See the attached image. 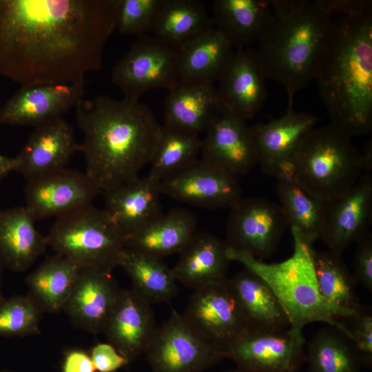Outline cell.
<instances>
[{
    "instance_id": "obj_1",
    "label": "cell",
    "mask_w": 372,
    "mask_h": 372,
    "mask_svg": "<svg viewBox=\"0 0 372 372\" xmlns=\"http://www.w3.org/2000/svg\"><path fill=\"white\" fill-rule=\"evenodd\" d=\"M118 0H0V74L63 85L102 68Z\"/></svg>"
},
{
    "instance_id": "obj_2",
    "label": "cell",
    "mask_w": 372,
    "mask_h": 372,
    "mask_svg": "<svg viewBox=\"0 0 372 372\" xmlns=\"http://www.w3.org/2000/svg\"><path fill=\"white\" fill-rule=\"evenodd\" d=\"M83 134L79 144L85 173L101 194L139 177L150 163L161 132L152 110L139 99L102 95L75 106Z\"/></svg>"
},
{
    "instance_id": "obj_3",
    "label": "cell",
    "mask_w": 372,
    "mask_h": 372,
    "mask_svg": "<svg viewBox=\"0 0 372 372\" xmlns=\"http://www.w3.org/2000/svg\"><path fill=\"white\" fill-rule=\"evenodd\" d=\"M315 79L333 125L351 137L372 129V14L335 21Z\"/></svg>"
},
{
    "instance_id": "obj_4",
    "label": "cell",
    "mask_w": 372,
    "mask_h": 372,
    "mask_svg": "<svg viewBox=\"0 0 372 372\" xmlns=\"http://www.w3.org/2000/svg\"><path fill=\"white\" fill-rule=\"evenodd\" d=\"M270 19L256 50L265 77L281 84L289 103L315 76L335 21L313 2L267 0Z\"/></svg>"
},
{
    "instance_id": "obj_5",
    "label": "cell",
    "mask_w": 372,
    "mask_h": 372,
    "mask_svg": "<svg viewBox=\"0 0 372 372\" xmlns=\"http://www.w3.org/2000/svg\"><path fill=\"white\" fill-rule=\"evenodd\" d=\"M293 241L292 255L284 261L267 263L252 256L227 248L230 261L260 276L281 304L289 322V329L303 337L304 328L313 322L335 326L348 335L342 322V313L321 296L315 275L312 245L296 230L291 229Z\"/></svg>"
},
{
    "instance_id": "obj_6",
    "label": "cell",
    "mask_w": 372,
    "mask_h": 372,
    "mask_svg": "<svg viewBox=\"0 0 372 372\" xmlns=\"http://www.w3.org/2000/svg\"><path fill=\"white\" fill-rule=\"evenodd\" d=\"M351 138L332 123L313 127L302 138L291 157L292 176L326 203L346 194L364 174L362 155Z\"/></svg>"
},
{
    "instance_id": "obj_7",
    "label": "cell",
    "mask_w": 372,
    "mask_h": 372,
    "mask_svg": "<svg viewBox=\"0 0 372 372\" xmlns=\"http://www.w3.org/2000/svg\"><path fill=\"white\" fill-rule=\"evenodd\" d=\"M46 237L55 254L81 268L112 272L125 249L123 235L92 204L56 218Z\"/></svg>"
},
{
    "instance_id": "obj_8",
    "label": "cell",
    "mask_w": 372,
    "mask_h": 372,
    "mask_svg": "<svg viewBox=\"0 0 372 372\" xmlns=\"http://www.w3.org/2000/svg\"><path fill=\"white\" fill-rule=\"evenodd\" d=\"M144 354L152 372H203L225 358L174 309L157 327Z\"/></svg>"
},
{
    "instance_id": "obj_9",
    "label": "cell",
    "mask_w": 372,
    "mask_h": 372,
    "mask_svg": "<svg viewBox=\"0 0 372 372\" xmlns=\"http://www.w3.org/2000/svg\"><path fill=\"white\" fill-rule=\"evenodd\" d=\"M178 77V49L147 36L138 38L112 70V83L130 99L150 90H168Z\"/></svg>"
},
{
    "instance_id": "obj_10",
    "label": "cell",
    "mask_w": 372,
    "mask_h": 372,
    "mask_svg": "<svg viewBox=\"0 0 372 372\" xmlns=\"http://www.w3.org/2000/svg\"><path fill=\"white\" fill-rule=\"evenodd\" d=\"M229 209L227 248L262 261L270 257L288 226L280 205L262 197H242Z\"/></svg>"
},
{
    "instance_id": "obj_11",
    "label": "cell",
    "mask_w": 372,
    "mask_h": 372,
    "mask_svg": "<svg viewBox=\"0 0 372 372\" xmlns=\"http://www.w3.org/2000/svg\"><path fill=\"white\" fill-rule=\"evenodd\" d=\"M305 340L289 329L248 328L226 349L242 372H297L305 362Z\"/></svg>"
},
{
    "instance_id": "obj_12",
    "label": "cell",
    "mask_w": 372,
    "mask_h": 372,
    "mask_svg": "<svg viewBox=\"0 0 372 372\" xmlns=\"http://www.w3.org/2000/svg\"><path fill=\"white\" fill-rule=\"evenodd\" d=\"M182 315L196 331L224 353L249 328L228 278L194 289Z\"/></svg>"
},
{
    "instance_id": "obj_13",
    "label": "cell",
    "mask_w": 372,
    "mask_h": 372,
    "mask_svg": "<svg viewBox=\"0 0 372 372\" xmlns=\"http://www.w3.org/2000/svg\"><path fill=\"white\" fill-rule=\"evenodd\" d=\"M160 183L163 194L203 209L230 208L242 198L239 177L202 158Z\"/></svg>"
},
{
    "instance_id": "obj_14",
    "label": "cell",
    "mask_w": 372,
    "mask_h": 372,
    "mask_svg": "<svg viewBox=\"0 0 372 372\" xmlns=\"http://www.w3.org/2000/svg\"><path fill=\"white\" fill-rule=\"evenodd\" d=\"M99 194L85 172L65 167L27 180L25 206L35 220L58 218L91 205Z\"/></svg>"
},
{
    "instance_id": "obj_15",
    "label": "cell",
    "mask_w": 372,
    "mask_h": 372,
    "mask_svg": "<svg viewBox=\"0 0 372 372\" xmlns=\"http://www.w3.org/2000/svg\"><path fill=\"white\" fill-rule=\"evenodd\" d=\"M86 80L21 85L0 108V124L37 127L63 116L84 98Z\"/></svg>"
},
{
    "instance_id": "obj_16",
    "label": "cell",
    "mask_w": 372,
    "mask_h": 372,
    "mask_svg": "<svg viewBox=\"0 0 372 372\" xmlns=\"http://www.w3.org/2000/svg\"><path fill=\"white\" fill-rule=\"evenodd\" d=\"M318 120L311 113L295 111L293 103H288L280 118L251 126L257 164L262 172L276 177L286 170L300 141Z\"/></svg>"
},
{
    "instance_id": "obj_17",
    "label": "cell",
    "mask_w": 372,
    "mask_h": 372,
    "mask_svg": "<svg viewBox=\"0 0 372 372\" xmlns=\"http://www.w3.org/2000/svg\"><path fill=\"white\" fill-rule=\"evenodd\" d=\"M202 140V159L238 177L257 164L251 126L221 108Z\"/></svg>"
},
{
    "instance_id": "obj_18",
    "label": "cell",
    "mask_w": 372,
    "mask_h": 372,
    "mask_svg": "<svg viewBox=\"0 0 372 372\" xmlns=\"http://www.w3.org/2000/svg\"><path fill=\"white\" fill-rule=\"evenodd\" d=\"M372 220V178L364 173L355 186L327 203L320 239L329 250L342 254L369 231Z\"/></svg>"
},
{
    "instance_id": "obj_19",
    "label": "cell",
    "mask_w": 372,
    "mask_h": 372,
    "mask_svg": "<svg viewBox=\"0 0 372 372\" xmlns=\"http://www.w3.org/2000/svg\"><path fill=\"white\" fill-rule=\"evenodd\" d=\"M266 80L256 50H237L218 81L221 109L245 121L252 119L267 98Z\"/></svg>"
},
{
    "instance_id": "obj_20",
    "label": "cell",
    "mask_w": 372,
    "mask_h": 372,
    "mask_svg": "<svg viewBox=\"0 0 372 372\" xmlns=\"http://www.w3.org/2000/svg\"><path fill=\"white\" fill-rule=\"evenodd\" d=\"M112 272L81 268L63 311L77 328L92 333L103 332L122 289Z\"/></svg>"
},
{
    "instance_id": "obj_21",
    "label": "cell",
    "mask_w": 372,
    "mask_h": 372,
    "mask_svg": "<svg viewBox=\"0 0 372 372\" xmlns=\"http://www.w3.org/2000/svg\"><path fill=\"white\" fill-rule=\"evenodd\" d=\"M156 328L151 304L131 288L121 289L103 333L130 362L144 354Z\"/></svg>"
},
{
    "instance_id": "obj_22",
    "label": "cell",
    "mask_w": 372,
    "mask_h": 372,
    "mask_svg": "<svg viewBox=\"0 0 372 372\" xmlns=\"http://www.w3.org/2000/svg\"><path fill=\"white\" fill-rule=\"evenodd\" d=\"M34 128L16 156L17 172L26 180L65 168L79 152L73 127L63 117Z\"/></svg>"
},
{
    "instance_id": "obj_23",
    "label": "cell",
    "mask_w": 372,
    "mask_h": 372,
    "mask_svg": "<svg viewBox=\"0 0 372 372\" xmlns=\"http://www.w3.org/2000/svg\"><path fill=\"white\" fill-rule=\"evenodd\" d=\"M103 194V210L124 238L163 213L160 181L149 176L138 177Z\"/></svg>"
},
{
    "instance_id": "obj_24",
    "label": "cell",
    "mask_w": 372,
    "mask_h": 372,
    "mask_svg": "<svg viewBox=\"0 0 372 372\" xmlns=\"http://www.w3.org/2000/svg\"><path fill=\"white\" fill-rule=\"evenodd\" d=\"M178 254L172 270L176 282L185 287L194 290L227 278V247L216 236L196 232Z\"/></svg>"
},
{
    "instance_id": "obj_25",
    "label": "cell",
    "mask_w": 372,
    "mask_h": 372,
    "mask_svg": "<svg viewBox=\"0 0 372 372\" xmlns=\"http://www.w3.org/2000/svg\"><path fill=\"white\" fill-rule=\"evenodd\" d=\"M24 206L0 210V264L14 272L27 270L48 247L46 236Z\"/></svg>"
},
{
    "instance_id": "obj_26",
    "label": "cell",
    "mask_w": 372,
    "mask_h": 372,
    "mask_svg": "<svg viewBox=\"0 0 372 372\" xmlns=\"http://www.w3.org/2000/svg\"><path fill=\"white\" fill-rule=\"evenodd\" d=\"M220 108L214 83L178 81L168 90L164 124L200 134L206 132Z\"/></svg>"
},
{
    "instance_id": "obj_27",
    "label": "cell",
    "mask_w": 372,
    "mask_h": 372,
    "mask_svg": "<svg viewBox=\"0 0 372 372\" xmlns=\"http://www.w3.org/2000/svg\"><path fill=\"white\" fill-rule=\"evenodd\" d=\"M197 220L188 209H173L125 237V248L153 257L179 253L196 232Z\"/></svg>"
},
{
    "instance_id": "obj_28",
    "label": "cell",
    "mask_w": 372,
    "mask_h": 372,
    "mask_svg": "<svg viewBox=\"0 0 372 372\" xmlns=\"http://www.w3.org/2000/svg\"><path fill=\"white\" fill-rule=\"evenodd\" d=\"M213 26L237 50L257 42L272 14L267 0H216Z\"/></svg>"
},
{
    "instance_id": "obj_29",
    "label": "cell",
    "mask_w": 372,
    "mask_h": 372,
    "mask_svg": "<svg viewBox=\"0 0 372 372\" xmlns=\"http://www.w3.org/2000/svg\"><path fill=\"white\" fill-rule=\"evenodd\" d=\"M178 50V81H219L235 54L234 47L213 25Z\"/></svg>"
},
{
    "instance_id": "obj_30",
    "label": "cell",
    "mask_w": 372,
    "mask_h": 372,
    "mask_svg": "<svg viewBox=\"0 0 372 372\" xmlns=\"http://www.w3.org/2000/svg\"><path fill=\"white\" fill-rule=\"evenodd\" d=\"M228 281L249 327L289 329L288 318L281 304L260 276L245 268L228 278Z\"/></svg>"
},
{
    "instance_id": "obj_31",
    "label": "cell",
    "mask_w": 372,
    "mask_h": 372,
    "mask_svg": "<svg viewBox=\"0 0 372 372\" xmlns=\"http://www.w3.org/2000/svg\"><path fill=\"white\" fill-rule=\"evenodd\" d=\"M275 178L280 206L288 226L313 245L320 237L327 203L305 189L292 176L289 167Z\"/></svg>"
},
{
    "instance_id": "obj_32",
    "label": "cell",
    "mask_w": 372,
    "mask_h": 372,
    "mask_svg": "<svg viewBox=\"0 0 372 372\" xmlns=\"http://www.w3.org/2000/svg\"><path fill=\"white\" fill-rule=\"evenodd\" d=\"M81 267L55 254L48 256L25 278L30 296L44 312L63 311Z\"/></svg>"
},
{
    "instance_id": "obj_33",
    "label": "cell",
    "mask_w": 372,
    "mask_h": 372,
    "mask_svg": "<svg viewBox=\"0 0 372 372\" xmlns=\"http://www.w3.org/2000/svg\"><path fill=\"white\" fill-rule=\"evenodd\" d=\"M212 25L203 2L161 0L152 32L154 38L178 49Z\"/></svg>"
},
{
    "instance_id": "obj_34",
    "label": "cell",
    "mask_w": 372,
    "mask_h": 372,
    "mask_svg": "<svg viewBox=\"0 0 372 372\" xmlns=\"http://www.w3.org/2000/svg\"><path fill=\"white\" fill-rule=\"evenodd\" d=\"M316 282L322 298L340 311L344 318L362 307L356 294V282L342 254L331 250H313ZM342 319V320H343Z\"/></svg>"
},
{
    "instance_id": "obj_35",
    "label": "cell",
    "mask_w": 372,
    "mask_h": 372,
    "mask_svg": "<svg viewBox=\"0 0 372 372\" xmlns=\"http://www.w3.org/2000/svg\"><path fill=\"white\" fill-rule=\"evenodd\" d=\"M132 282V289L149 304L165 303L178 293L172 268L162 259L125 248L120 265Z\"/></svg>"
},
{
    "instance_id": "obj_36",
    "label": "cell",
    "mask_w": 372,
    "mask_h": 372,
    "mask_svg": "<svg viewBox=\"0 0 372 372\" xmlns=\"http://www.w3.org/2000/svg\"><path fill=\"white\" fill-rule=\"evenodd\" d=\"M307 372H360L362 364L347 333L327 325L308 342Z\"/></svg>"
},
{
    "instance_id": "obj_37",
    "label": "cell",
    "mask_w": 372,
    "mask_h": 372,
    "mask_svg": "<svg viewBox=\"0 0 372 372\" xmlns=\"http://www.w3.org/2000/svg\"><path fill=\"white\" fill-rule=\"evenodd\" d=\"M201 146L202 139L198 134L163 124L147 176L161 181L180 171L198 159Z\"/></svg>"
},
{
    "instance_id": "obj_38",
    "label": "cell",
    "mask_w": 372,
    "mask_h": 372,
    "mask_svg": "<svg viewBox=\"0 0 372 372\" xmlns=\"http://www.w3.org/2000/svg\"><path fill=\"white\" fill-rule=\"evenodd\" d=\"M44 311L28 294L0 301V337L23 338L40 333Z\"/></svg>"
},
{
    "instance_id": "obj_39",
    "label": "cell",
    "mask_w": 372,
    "mask_h": 372,
    "mask_svg": "<svg viewBox=\"0 0 372 372\" xmlns=\"http://www.w3.org/2000/svg\"><path fill=\"white\" fill-rule=\"evenodd\" d=\"M161 0H118L116 30L138 38L152 32Z\"/></svg>"
},
{
    "instance_id": "obj_40",
    "label": "cell",
    "mask_w": 372,
    "mask_h": 372,
    "mask_svg": "<svg viewBox=\"0 0 372 372\" xmlns=\"http://www.w3.org/2000/svg\"><path fill=\"white\" fill-rule=\"evenodd\" d=\"M362 365L372 366V313L362 307L353 315L342 320Z\"/></svg>"
},
{
    "instance_id": "obj_41",
    "label": "cell",
    "mask_w": 372,
    "mask_h": 372,
    "mask_svg": "<svg viewBox=\"0 0 372 372\" xmlns=\"http://www.w3.org/2000/svg\"><path fill=\"white\" fill-rule=\"evenodd\" d=\"M353 276L357 284L372 291V234L369 231L356 242Z\"/></svg>"
},
{
    "instance_id": "obj_42",
    "label": "cell",
    "mask_w": 372,
    "mask_h": 372,
    "mask_svg": "<svg viewBox=\"0 0 372 372\" xmlns=\"http://www.w3.org/2000/svg\"><path fill=\"white\" fill-rule=\"evenodd\" d=\"M313 2L330 17L338 14H342V17H356L372 12V1L369 0H315Z\"/></svg>"
},
{
    "instance_id": "obj_43",
    "label": "cell",
    "mask_w": 372,
    "mask_h": 372,
    "mask_svg": "<svg viewBox=\"0 0 372 372\" xmlns=\"http://www.w3.org/2000/svg\"><path fill=\"white\" fill-rule=\"evenodd\" d=\"M90 354L96 372H116L129 363L108 342L96 344Z\"/></svg>"
},
{
    "instance_id": "obj_44",
    "label": "cell",
    "mask_w": 372,
    "mask_h": 372,
    "mask_svg": "<svg viewBox=\"0 0 372 372\" xmlns=\"http://www.w3.org/2000/svg\"><path fill=\"white\" fill-rule=\"evenodd\" d=\"M61 372H96V371L90 352L80 349H73L64 353Z\"/></svg>"
},
{
    "instance_id": "obj_45",
    "label": "cell",
    "mask_w": 372,
    "mask_h": 372,
    "mask_svg": "<svg viewBox=\"0 0 372 372\" xmlns=\"http://www.w3.org/2000/svg\"><path fill=\"white\" fill-rule=\"evenodd\" d=\"M18 161L16 157H8L0 154V180L12 172H17Z\"/></svg>"
},
{
    "instance_id": "obj_46",
    "label": "cell",
    "mask_w": 372,
    "mask_h": 372,
    "mask_svg": "<svg viewBox=\"0 0 372 372\" xmlns=\"http://www.w3.org/2000/svg\"><path fill=\"white\" fill-rule=\"evenodd\" d=\"M364 162V173H370L372 168V144L371 141H369L364 148V154H362Z\"/></svg>"
},
{
    "instance_id": "obj_47",
    "label": "cell",
    "mask_w": 372,
    "mask_h": 372,
    "mask_svg": "<svg viewBox=\"0 0 372 372\" xmlns=\"http://www.w3.org/2000/svg\"><path fill=\"white\" fill-rule=\"evenodd\" d=\"M3 267L0 264V301L3 298V294H2V271H3Z\"/></svg>"
},
{
    "instance_id": "obj_48",
    "label": "cell",
    "mask_w": 372,
    "mask_h": 372,
    "mask_svg": "<svg viewBox=\"0 0 372 372\" xmlns=\"http://www.w3.org/2000/svg\"><path fill=\"white\" fill-rule=\"evenodd\" d=\"M222 372H242V371H240V370H238L237 369H234L224 371H222Z\"/></svg>"
},
{
    "instance_id": "obj_49",
    "label": "cell",
    "mask_w": 372,
    "mask_h": 372,
    "mask_svg": "<svg viewBox=\"0 0 372 372\" xmlns=\"http://www.w3.org/2000/svg\"><path fill=\"white\" fill-rule=\"evenodd\" d=\"M0 372H15V371H8V370H1Z\"/></svg>"
}]
</instances>
